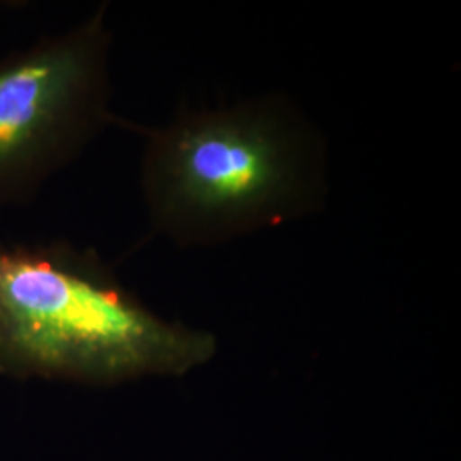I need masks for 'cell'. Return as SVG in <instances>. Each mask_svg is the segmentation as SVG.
Wrapping results in <instances>:
<instances>
[{
	"label": "cell",
	"instance_id": "6da1fadb",
	"mask_svg": "<svg viewBox=\"0 0 461 461\" xmlns=\"http://www.w3.org/2000/svg\"><path fill=\"white\" fill-rule=\"evenodd\" d=\"M144 137L140 192L150 230L183 248L217 247L320 212L327 144L280 95L211 110L183 108Z\"/></svg>",
	"mask_w": 461,
	"mask_h": 461
},
{
	"label": "cell",
	"instance_id": "7a4b0ae2",
	"mask_svg": "<svg viewBox=\"0 0 461 461\" xmlns=\"http://www.w3.org/2000/svg\"><path fill=\"white\" fill-rule=\"evenodd\" d=\"M214 339L166 321L93 248L66 240L0 247V376L118 384L183 375Z\"/></svg>",
	"mask_w": 461,
	"mask_h": 461
},
{
	"label": "cell",
	"instance_id": "3957f363",
	"mask_svg": "<svg viewBox=\"0 0 461 461\" xmlns=\"http://www.w3.org/2000/svg\"><path fill=\"white\" fill-rule=\"evenodd\" d=\"M106 13L101 5L77 26L0 60V214L32 202L120 122Z\"/></svg>",
	"mask_w": 461,
	"mask_h": 461
}]
</instances>
